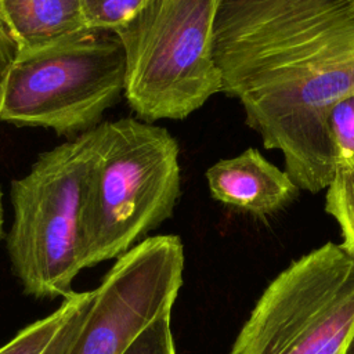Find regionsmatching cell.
Instances as JSON below:
<instances>
[{"mask_svg": "<svg viewBox=\"0 0 354 354\" xmlns=\"http://www.w3.org/2000/svg\"><path fill=\"white\" fill-rule=\"evenodd\" d=\"M213 54L223 93L310 192L335 174L329 108L354 94V0H218Z\"/></svg>", "mask_w": 354, "mask_h": 354, "instance_id": "1", "label": "cell"}, {"mask_svg": "<svg viewBox=\"0 0 354 354\" xmlns=\"http://www.w3.org/2000/svg\"><path fill=\"white\" fill-rule=\"evenodd\" d=\"M82 216L84 268L118 259L171 217L181 191L178 144L133 118L102 122Z\"/></svg>", "mask_w": 354, "mask_h": 354, "instance_id": "2", "label": "cell"}, {"mask_svg": "<svg viewBox=\"0 0 354 354\" xmlns=\"http://www.w3.org/2000/svg\"><path fill=\"white\" fill-rule=\"evenodd\" d=\"M97 144L95 126L40 153L28 174L11 183L6 245L14 274L33 297H68L84 268L82 216Z\"/></svg>", "mask_w": 354, "mask_h": 354, "instance_id": "3", "label": "cell"}, {"mask_svg": "<svg viewBox=\"0 0 354 354\" xmlns=\"http://www.w3.org/2000/svg\"><path fill=\"white\" fill-rule=\"evenodd\" d=\"M218 0H148L113 33L126 59L124 91L145 122L184 119L223 93L213 54Z\"/></svg>", "mask_w": 354, "mask_h": 354, "instance_id": "4", "label": "cell"}, {"mask_svg": "<svg viewBox=\"0 0 354 354\" xmlns=\"http://www.w3.org/2000/svg\"><path fill=\"white\" fill-rule=\"evenodd\" d=\"M124 73L123 46L109 30L18 51L0 80V120L86 133L124 91Z\"/></svg>", "mask_w": 354, "mask_h": 354, "instance_id": "5", "label": "cell"}, {"mask_svg": "<svg viewBox=\"0 0 354 354\" xmlns=\"http://www.w3.org/2000/svg\"><path fill=\"white\" fill-rule=\"evenodd\" d=\"M354 335V256L328 242L263 292L230 354H344Z\"/></svg>", "mask_w": 354, "mask_h": 354, "instance_id": "6", "label": "cell"}, {"mask_svg": "<svg viewBox=\"0 0 354 354\" xmlns=\"http://www.w3.org/2000/svg\"><path fill=\"white\" fill-rule=\"evenodd\" d=\"M184 246L177 235L145 238L116 259L93 289V304L69 354H123L183 286Z\"/></svg>", "mask_w": 354, "mask_h": 354, "instance_id": "7", "label": "cell"}, {"mask_svg": "<svg viewBox=\"0 0 354 354\" xmlns=\"http://www.w3.org/2000/svg\"><path fill=\"white\" fill-rule=\"evenodd\" d=\"M206 180L214 199L261 216L286 205L299 189L285 170L270 163L254 148L218 160L207 169Z\"/></svg>", "mask_w": 354, "mask_h": 354, "instance_id": "8", "label": "cell"}, {"mask_svg": "<svg viewBox=\"0 0 354 354\" xmlns=\"http://www.w3.org/2000/svg\"><path fill=\"white\" fill-rule=\"evenodd\" d=\"M0 19L17 53L51 46L91 30L82 0H0Z\"/></svg>", "mask_w": 354, "mask_h": 354, "instance_id": "9", "label": "cell"}, {"mask_svg": "<svg viewBox=\"0 0 354 354\" xmlns=\"http://www.w3.org/2000/svg\"><path fill=\"white\" fill-rule=\"evenodd\" d=\"M88 292H73L62 299L61 306L50 315L21 329L11 340L0 347V354H41L72 314L84 303Z\"/></svg>", "mask_w": 354, "mask_h": 354, "instance_id": "10", "label": "cell"}, {"mask_svg": "<svg viewBox=\"0 0 354 354\" xmlns=\"http://www.w3.org/2000/svg\"><path fill=\"white\" fill-rule=\"evenodd\" d=\"M326 189L325 210L340 227L343 249L354 256V165L336 167Z\"/></svg>", "mask_w": 354, "mask_h": 354, "instance_id": "11", "label": "cell"}, {"mask_svg": "<svg viewBox=\"0 0 354 354\" xmlns=\"http://www.w3.org/2000/svg\"><path fill=\"white\" fill-rule=\"evenodd\" d=\"M325 127L335 170L354 165V94L340 98L329 108Z\"/></svg>", "mask_w": 354, "mask_h": 354, "instance_id": "12", "label": "cell"}, {"mask_svg": "<svg viewBox=\"0 0 354 354\" xmlns=\"http://www.w3.org/2000/svg\"><path fill=\"white\" fill-rule=\"evenodd\" d=\"M148 0H82L86 21L91 29L115 32Z\"/></svg>", "mask_w": 354, "mask_h": 354, "instance_id": "13", "label": "cell"}, {"mask_svg": "<svg viewBox=\"0 0 354 354\" xmlns=\"http://www.w3.org/2000/svg\"><path fill=\"white\" fill-rule=\"evenodd\" d=\"M123 354H176L171 311L158 317L142 329Z\"/></svg>", "mask_w": 354, "mask_h": 354, "instance_id": "14", "label": "cell"}, {"mask_svg": "<svg viewBox=\"0 0 354 354\" xmlns=\"http://www.w3.org/2000/svg\"><path fill=\"white\" fill-rule=\"evenodd\" d=\"M93 299H94V292L90 290L84 303L72 314V317L65 322V325L59 329L57 336L51 340V343L46 347V350L41 354H69L73 340L79 333L82 324L93 304Z\"/></svg>", "mask_w": 354, "mask_h": 354, "instance_id": "15", "label": "cell"}, {"mask_svg": "<svg viewBox=\"0 0 354 354\" xmlns=\"http://www.w3.org/2000/svg\"><path fill=\"white\" fill-rule=\"evenodd\" d=\"M3 224H4V212H3V192L0 189V238L3 235Z\"/></svg>", "mask_w": 354, "mask_h": 354, "instance_id": "16", "label": "cell"}, {"mask_svg": "<svg viewBox=\"0 0 354 354\" xmlns=\"http://www.w3.org/2000/svg\"><path fill=\"white\" fill-rule=\"evenodd\" d=\"M344 354H354V335L351 336V339H350V342H348V344L344 350Z\"/></svg>", "mask_w": 354, "mask_h": 354, "instance_id": "17", "label": "cell"}]
</instances>
